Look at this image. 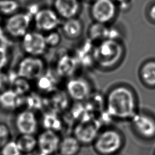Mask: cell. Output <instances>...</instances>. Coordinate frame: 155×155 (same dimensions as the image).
I'll use <instances>...</instances> for the list:
<instances>
[{
	"label": "cell",
	"instance_id": "obj_18",
	"mask_svg": "<svg viewBox=\"0 0 155 155\" xmlns=\"http://www.w3.org/2000/svg\"><path fill=\"white\" fill-rule=\"evenodd\" d=\"M57 76H58L56 73L54 74L53 73L47 71L46 70L35 81L37 88L40 91L50 94L57 90Z\"/></svg>",
	"mask_w": 155,
	"mask_h": 155
},
{
	"label": "cell",
	"instance_id": "obj_27",
	"mask_svg": "<svg viewBox=\"0 0 155 155\" xmlns=\"http://www.w3.org/2000/svg\"><path fill=\"white\" fill-rule=\"evenodd\" d=\"M0 150L1 155H23L16 140H10Z\"/></svg>",
	"mask_w": 155,
	"mask_h": 155
},
{
	"label": "cell",
	"instance_id": "obj_32",
	"mask_svg": "<svg viewBox=\"0 0 155 155\" xmlns=\"http://www.w3.org/2000/svg\"><path fill=\"white\" fill-rule=\"evenodd\" d=\"M34 155H48V154H47L45 153H44L42 152H41L39 151V150H36L35 152H34Z\"/></svg>",
	"mask_w": 155,
	"mask_h": 155
},
{
	"label": "cell",
	"instance_id": "obj_8",
	"mask_svg": "<svg viewBox=\"0 0 155 155\" xmlns=\"http://www.w3.org/2000/svg\"><path fill=\"white\" fill-rule=\"evenodd\" d=\"M33 22L38 31L48 33L56 30L61 25V18L54 9L42 8L34 15Z\"/></svg>",
	"mask_w": 155,
	"mask_h": 155
},
{
	"label": "cell",
	"instance_id": "obj_4",
	"mask_svg": "<svg viewBox=\"0 0 155 155\" xmlns=\"http://www.w3.org/2000/svg\"><path fill=\"white\" fill-rule=\"evenodd\" d=\"M33 17L25 12H18L8 17L4 24V30L11 38L21 39L30 30Z\"/></svg>",
	"mask_w": 155,
	"mask_h": 155
},
{
	"label": "cell",
	"instance_id": "obj_21",
	"mask_svg": "<svg viewBox=\"0 0 155 155\" xmlns=\"http://www.w3.org/2000/svg\"><path fill=\"white\" fill-rule=\"evenodd\" d=\"M41 124L44 130H48L59 133L62 128V121L58 113L54 111L45 112L42 117Z\"/></svg>",
	"mask_w": 155,
	"mask_h": 155
},
{
	"label": "cell",
	"instance_id": "obj_14",
	"mask_svg": "<svg viewBox=\"0 0 155 155\" xmlns=\"http://www.w3.org/2000/svg\"><path fill=\"white\" fill-rule=\"evenodd\" d=\"M25 96L12 88H7L0 93V107L6 111H15L24 105Z\"/></svg>",
	"mask_w": 155,
	"mask_h": 155
},
{
	"label": "cell",
	"instance_id": "obj_26",
	"mask_svg": "<svg viewBox=\"0 0 155 155\" xmlns=\"http://www.w3.org/2000/svg\"><path fill=\"white\" fill-rule=\"evenodd\" d=\"M24 105L27 106L26 108L35 112L36 110H41L45 105V102L41 96L37 94L28 93L25 96Z\"/></svg>",
	"mask_w": 155,
	"mask_h": 155
},
{
	"label": "cell",
	"instance_id": "obj_7",
	"mask_svg": "<svg viewBox=\"0 0 155 155\" xmlns=\"http://www.w3.org/2000/svg\"><path fill=\"white\" fill-rule=\"evenodd\" d=\"M135 134L144 140L155 139V118L144 113H137L130 120Z\"/></svg>",
	"mask_w": 155,
	"mask_h": 155
},
{
	"label": "cell",
	"instance_id": "obj_33",
	"mask_svg": "<svg viewBox=\"0 0 155 155\" xmlns=\"http://www.w3.org/2000/svg\"><path fill=\"white\" fill-rule=\"evenodd\" d=\"M115 2H120V3H123L126 0H113Z\"/></svg>",
	"mask_w": 155,
	"mask_h": 155
},
{
	"label": "cell",
	"instance_id": "obj_20",
	"mask_svg": "<svg viewBox=\"0 0 155 155\" xmlns=\"http://www.w3.org/2000/svg\"><path fill=\"white\" fill-rule=\"evenodd\" d=\"M69 96L66 91H58L57 90L51 93L47 104L51 107V110L59 113L65 110L69 105Z\"/></svg>",
	"mask_w": 155,
	"mask_h": 155
},
{
	"label": "cell",
	"instance_id": "obj_16",
	"mask_svg": "<svg viewBox=\"0 0 155 155\" xmlns=\"http://www.w3.org/2000/svg\"><path fill=\"white\" fill-rule=\"evenodd\" d=\"M79 64L75 56L64 54L57 61L55 72L61 78L71 77L77 69Z\"/></svg>",
	"mask_w": 155,
	"mask_h": 155
},
{
	"label": "cell",
	"instance_id": "obj_29",
	"mask_svg": "<svg viewBox=\"0 0 155 155\" xmlns=\"http://www.w3.org/2000/svg\"><path fill=\"white\" fill-rule=\"evenodd\" d=\"M45 37L48 47H56L61 42V35L56 30L48 32Z\"/></svg>",
	"mask_w": 155,
	"mask_h": 155
},
{
	"label": "cell",
	"instance_id": "obj_22",
	"mask_svg": "<svg viewBox=\"0 0 155 155\" xmlns=\"http://www.w3.org/2000/svg\"><path fill=\"white\" fill-rule=\"evenodd\" d=\"M140 78L142 82L150 87H155V60L145 62L140 67Z\"/></svg>",
	"mask_w": 155,
	"mask_h": 155
},
{
	"label": "cell",
	"instance_id": "obj_6",
	"mask_svg": "<svg viewBox=\"0 0 155 155\" xmlns=\"http://www.w3.org/2000/svg\"><path fill=\"white\" fill-rule=\"evenodd\" d=\"M20 40L21 47L26 55L41 57L48 47L45 35L38 30H29Z\"/></svg>",
	"mask_w": 155,
	"mask_h": 155
},
{
	"label": "cell",
	"instance_id": "obj_24",
	"mask_svg": "<svg viewBox=\"0 0 155 155\" xmlns=\"http://www.w3.org/2000/svg\"><path fill=\"white\" fill-rule=\"evenodd\" d=\"M108 32L107 24L94 22L88 28V37L91 41L100 42L108 38Z\"/></svg>",
	"mask_w": 155,
	"mask_h": 155
},
{
	"label": "cell",
	"instance_id": "obj_28",
	"mask_svg": "<svg viewBox=\"0 0 155 155\" xmlns=\"http://www.w3.org/2000/svg\"><path fill=\"white\" fill-rule=\"evenodd\" d=\"M10 61V52L8 47L0 44V71L4 70Z\"/></svg>",
	"mask_w": 155,
	"mask_h": 155
},
{
	"label": "cell",
	"instance_id": "obj_23",
	"mask_svg": "<svg viewBox=\"0 0 155 155\" xmlns=\"http://www.w3.org/2000/svg\"><path fill=\"white\" fill-rule=\"evenodd\" d=\"M16 141L23 154L34 153L38 148L37 137L34 134H20Z\"/></svg>",
	"mask_w": 155,
	"mask_h": 155
},
{
	"label": "cell",
	"instance_id": "obj_34",
	"mask_svg": "<svg viewBox=\"0 0 155 155\" xmlns=\"http://www.w3.org/2000/svg\"><path fill=\"white\" fill-rule=\"evenodd\" d=\"M154 155H155V154H154Z\"/></svg>",
	"mask_w": 155,
	"mask_h": 155
},
{
	"label": "cell",
	"instance_id": "obj_25",
	"mask_svg": "<svg viewBox=\"0 0 155 155\" xmlns=\"http://www.w3.org/2000/svg\"><path fill=\"white\" fill-rule=\"evenodd\" d=\"M20 3L18 0H0V15L8 17L19 12Z\"/></svg>",
	"mask_w": 155,
	"mask_h": 155
},
{
	"label": "cell",
	"instance_id": "obj_19",
	"mask_svg": "<svg viewBox=\"0 0 155 155\" xmlns=\"http://www.w3.org/2000/svg\"><path fill=\"white\" fill-rule=\"evenodd\" d=\"M64 35L70 39L79 38L82 32V22L76 17L65 19L61 26Z\"/></svg>",
	"mask_w": 155,
	"mask_h": 155
},
{
	"label": "cell",
	"instance_id": "obj_9",
	"mask_svg": "<svg viewBox=\"0 0 155 155\" xmlns=\"http://www.w3.org/2000/svg\"><path fill=\"white\" fill-rule=\"evenodd\" d=\"M117 8L113 0H94L90 13L94 22L107 24L115 17Z\"/></svg>",
	"mask_w": 155,
	"mask_h": 155
},
{
	"label": "cell",
	"instance_id": "obj_17",
	"mask_svg": "<svg viewBox=\"0 0 155 155\" xmlns=\"http://www.w3.org/2000/svg\"><path fill=\"white\" fill-rule=\"evenodd\" d=\"M82 145L72 134L61 137L58 154L59 155H78Z\"/></svg>",
	"mask_w": 155,
	"mask_h": 155
},
{
	"label": "cell",
	"instance_id": "obj_12",
	"mask_svg": "<svg viewBox=\"0 0 155 155\" xmlns=\"http://www.w3.org/2000/svg\"><path fill=\"white\" fill-rule=\"evenodd\" d=\"M100 131L97 123L91 120L79 122L73 129V135L83 145L93 144Z\"/></svg>",
	"mask_w": 155,
	"mask_h": 155
},
{
	"label": "cell",
	"instance_id": "obj_31",
	"mask_svg": "<svg viewBox=\"0 0 155 155\" xmlns=\"http://www.w3.org/2000/svg\"><path fill=\"white\" fill-rule=\"evenodd\" d=\"M148 18L150 20L154 22H155V3L153 4L149 8L148 12Z\"/></svg>",
	"mask_w": 155,
	"mask_h": 155
},
{
	"label": "cell",
	"instance_id": "obj_2",
	"mask_svg": "<svg viewBox=\"0 0 155 155\" xmlns=\"http://www.w3.org/2000/svg\"><path fill=\"white\" fill-rule=\"evenodd\" d=\"M124 48L118 39H106L98 42L93 48L94 63L102 68H113L121 61Z\"/></svg>",
	"mask_w": 155,
	"mask_h": 155
},
{
	"label": "cell",
	"instance_id": "obj_15",
	"mask_svg": "<svg viewBox=\"0 0 155 155\" xmlns=\"http://www.w3.org/2000/svg\"><path fill=\"white\" fill-rule=\"evenodd\" d=\"M79 0H54V10L61 18H75L80 10Z\"/></svg>",
	"mask_w": 155,
	"mask_h": 155
},
{
	"label": "cell",
	"instance_id": "obj_13",
	"mask_svg": "<svg viewBox=\"0 0 155 155\" xmlns=\"http://www.w3.org/2000/svg\"><path fill=\"white\" fill-rule=\"evenodd\" d=\"M61 139L59 133L44 130L37 137V150L48 155H56L58 154Z\"/></svg>",
	"mask_w": 155,
	"mask_h": 155
},
{
	"label": "cell",
	"instance_id": "obj_11",
	"mask_svg": "<svg viewBox=\"0 0 155 155\" xmlns=\"http://www.w3.org/2000/svg\"><path fill=\"white\" fill-rule=\"evenodd\" d=\"M65 91L69 97L76 102L87 100L91 93L89 82L81 77H74L68 79L65 85Z\"/></svg>",
	"mask_w": 155,
	"mask_h": 155
},
{
	"label": "cell",
	"instance_id": "obj_5",
	"mask_svg": "<svg viewBox=\"0 0 155 155\" xmlns=\"http://www.w3.org/2000/svg\"><path fill=\"white\" fill-rule=\"evenodd\" d=\"M44 61L38 56L26 55L18 62L16 73L29 81H36L45 71Z\"/></svg>",
	"mask_w": 155,
	"mask_h": 155
},
{
	"label": "cell",
	"instance_id": "obj_3",
	"mask_svg": "<svg viewBox=\"0 0 155 155\" xmlns=\"http://www.w3.org/2000/svg\"><path fill=\"white\" fill-rule=\"evenodd\" d=\"M125 142L119 130L108 127L100 130L92 146L97 155H116L124 148Z\"/></svg>",
	"mask_w": 155,
	"mask_h": 155
},
{
	"label": "cell",
	"instance_id": "obj_1",
	"mask_svg": "<svg viewBox=\"0 0 155 155\" xmlns=\"http://www.w3.org/2000/svg\"><path fill=\"white\" fill-rule=\"evenodd\" d=\"M107 113L117 120H131L137 113L136 99L132 90L119 85L112 88L105 100Z\"/></svg>",
	"mask_w": 155,
	"mask_h": 155
},
{
	"label": "cell",
	"instance_id": "obj_10",
	"mask_svg": "<svg viewBox=\"0 0 155 155\" xmlns=\"http://www.w3.org/2000/svg\"><path fill=\"white\" fill-rule=\"evenodd\" d=\"M15 125L20 134H35L38 130L39 121L35 112L25 108L16 115Z\"/></svg>",
	"mask_w": 155,
	"mask_h": 155
},
{
	"label": "cell",
	"instance_id": "obj_30",
	"mask_svg": "<svg viewBox=\"0 0 155 155\" xmlns=\"http://www.w3.org/2000/svg\"><path fill=\"white\" fill-rule=\"evenodd\" d=\"M10 140V131L7 125L0 123V150Z\"/></svg>",
	"mask_w": 155,
	"mask_h": 155
}]
</instances>
